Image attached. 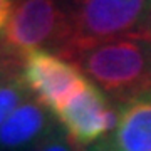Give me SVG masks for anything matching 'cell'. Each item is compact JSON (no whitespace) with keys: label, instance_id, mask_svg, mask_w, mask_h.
Instances as JSON below:
<instances>
[{"label":"cell","instance_id":"6da1fadb","mask_svg":"<svg viewBox=\"0 0 151 151\" xmlns=\"http://www.w3.org/2000/svg\"><path fill=\"white\" fill-rule=\"evenodd\" d=\"M65 60L116 103L151 91V40L116 39L81 49Z\"/></svg>","mask_w":151,"mask_h":151},{"label":"cell","instance_id":"7a4b0ae2","mask_svg":"<svg viewBox=\"0 0 151 151\" xmlns=\"http://www.w3.org/2000/svg\"><path fill=\"white\" fill-rule=\"evenodd\" d=\"M69 39L62 59L116 39L150 37L151 0H65Z\"/></svg>","mask_w":151,"mask_h":151},{"label":"cell","instance_id":"3957f363","mask_svg":"<svg viewBox=\"0 0 151 151\" xmlns=\"http://www.w3.org/2000/svg\"><path fill=\"white\" fill-rule=\"evenodd\" d=\"M69 39L65 0H19L7 22L4 40L9 54L22 57L42 47L62 52Z\"/></svg>","mask_w":151,"mask_h":151},{"label":"cell","instance_id":"277c9868","mask_svg":"<svg viewBox=\"0 0 151 151\" xmlns=\"http://www.w3.org/2000/svg\"><path fill=\"white\" fill-rule=\"evenodd\" d=\"M22 84L55 114L87 86V79L69 60L47 50H34L22 59Z\"/></svg>","mask_w":151,"mask_h":151},{"label":"cell","instance_id":"5b68a950","mask_svg":"<svg viewBox=\"0 0 151 151\" xmlns=\"http://www.w3.org/2000/svg\"><path fill=\"white\" fill-rule=\"evenodd\" d=\"M72 145L77 148L101 141L106 133L116 129L119 113L111 108L96 86H87L55 113Z\"/></svg>","mask_w":151,"mask_h":151},{"label":"cell","instance_id":"8992f818","mask_svg":"<svg viewBox=\"0 0 151 151\" xmlns=\"http://www.w3.org/2000/svg\"><path fill=\"white\" fill-rule=\"evenodd\" d=\"M111 141L119 151H151V91L121 104Z\"/></svg>","mask_w":151,"mask_h":151},{"label":"cell","instance_id":"52a82bcc","mask_svg":"<svg viewBox=\"0 0 151 151\" xmlns=\"http://www.w3.org/2000/svg\"><path fill=\"white\" fill-rule=\"evenodd\" d=\"M49 119L40 103L24 101L0 126V148L19 150L45 134Z\"/></svg>","mask_w":151,"mask_h":151},{"label":"cell","instance_id":"ba28073f","mask_svg":"<svg viewBox=\"0 0 151 151\" xmlns=\"http://www.w3.org/2000/svg\"><path fill=\"white\" fill-rule=\"evenodd\" d=\"M22 99H24V86L20 82L10 81L0 86V126L22 104Z\"/></svg>","mask_w":151,"mask_h":151},{"label":"cell","instance_id":"9c48e42d","mask_svg":"<svg viewBox=\"0 0 151 151\" xmlns=\"http://www.w3.org/2000/svg\"><path fill=\"white\" fill-rule=\"evenodd\" d=\"M79 148L72 145L67 136H49L35 148V151H77Z\"/></svg>","mask_w":151,"mask_h":151},{"label":"cell","instance_id":"30bf717a","mask_svg":"<svg viewBox=\"0 0 151 151\" xmlns=\"http://www.w3.org/2000/svg\"><path fill=\"white\" fill-rule=\"evenodd\" d=\"M10 10H12V0H0V29L9 22Z\"/></svg>","mask_w":151,"mask_h":151},{"label":"cell","instance_id":"8fae6325","mask_svg":"<svg viewBox=\"0 0 151 151\" xmlns=\"http://www.w3.org/2000/svg\"><path fill=\"white\" fill-rule=\"evenodd\" d=\"M86 151H119V150L113 145L111 139H101L97 143H94V145H91Z\"/></svg>","mask_w":151,"mask_h":151},{"label":"cell","instance_id":"7c38bea8","mask_svg":"<svg viewBox=\"0 0 151 151\" xmlns=\"http://www.w3.org/2000/svg\"><path fill=\"white\" fill-rule=\"evenodd\" d=\"M148 40H151V25H150V37H148Z\"/></svg>","mask_w":151,"mask_h":151}]
</instances>
